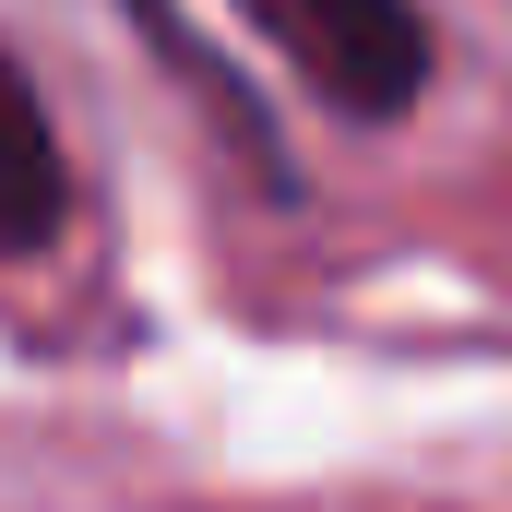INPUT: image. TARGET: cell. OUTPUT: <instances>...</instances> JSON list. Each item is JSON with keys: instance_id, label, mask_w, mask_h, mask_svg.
<instances>
[{"instance_id": "6da1fadb", "label": "cell", "mask_w": 512, "mask_h": 512, "mask_svg": "<svg viewBox=\"0 0 512 512\" xmlns=\"http://www.w3.org/2000/svg\"><path fill=\"white\" fill-rule=\"evenodd\" d=\"M262 24V48H286V72L334 108V120H405L441 72L429 48V12L417 0H239Z\"/></svg>"}, {"instance_id": "3957f363", "label": "cell", "mask_w": 512, "mask_h": 512, "mask_svg": "<svg viewBox=\"0 0 512 512\" xmlns=\"http://www.w3.org/2000/svg\"><path fill=\"white\" fill-rule=\"evenodd\" d=\"M131 24H143V36H155V60H167V72L203 96V120L227 131V155H239L251 179H274V191H298V179H286V155H274V120H262V96L227 72V60H215V48H203V36H191V12H179V0H131Z\"/></svg>"}, {"instance_id": "7a4b0ae2", "label": "cell", "mask_w": 512, "mask_h": 512, "mask_svg": "<svg viewBox=\"0 0 512 512\" xmlns=\"http://www.w3.org/2000/svg\"><path fill=\"white\" fill-rule=\"evenodd\" d=\"M72 227V167H60V131L36 108V84L12 72V48H0V251H48Z\"/></svg>"}]
</instances>
